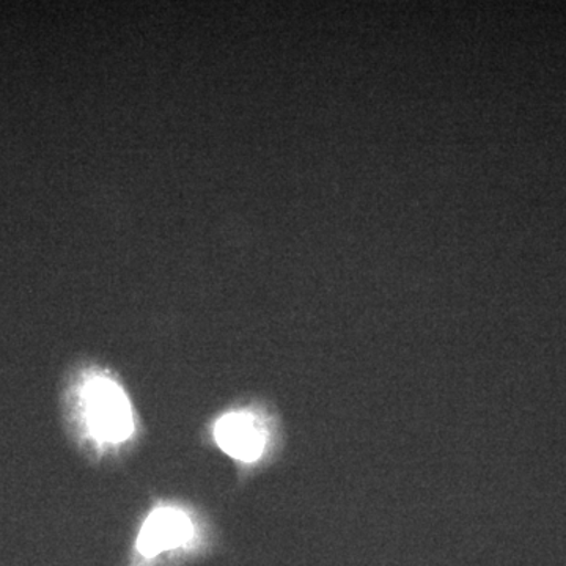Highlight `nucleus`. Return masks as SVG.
<instances>
[{
    "label": "nucleus",
    "mask_w": 566,
    "mask_h": 566,
    "mask_svg": "<svg viewBox=\"0 0 566 566\" xmlns=\"http://www.w3.org/2000/svg\"><path fill=\"white\" fill-rule=\"evenodd\" d=\"M85 415L95 438L107 442H120L134 431L132 406L125 392L109 378H93L85 386Z\"/></svg>",
    "instance_id": "1"
},
{
    "label": "nucleus",
    "mask_w": 566,
    "mask_h": 566,
    "mask_svg": "<svg viewBox=\"0 0 566 566\" xmlns=\"http://www.w3.org/2000/svg\"><path fill=\"white\" fill-rule=\"evenodd\" d=\"M214 439L223 452L244 463H253L263 455L266 431L251 412H230L218 420Z\"/></svg>",
    "instance_id": "2"
},
{
    "label": "nucleus",
    "mask_w": 566,
    "mask_h": 566,
    "mask_svg": "<svg viewBox=\"0 0 566 566\" xmlns=\"http://www.w3.org/2000/svg\"><path fill=\"white\" fill-rule=\"evenodd\" d=\"M191 536L192 524L188 515L180 510H156L142 527L137 551L142 556L153 558L164 551L186 545Z\"/></svg>",
    "instance_id": "3"
}]
</instances>
